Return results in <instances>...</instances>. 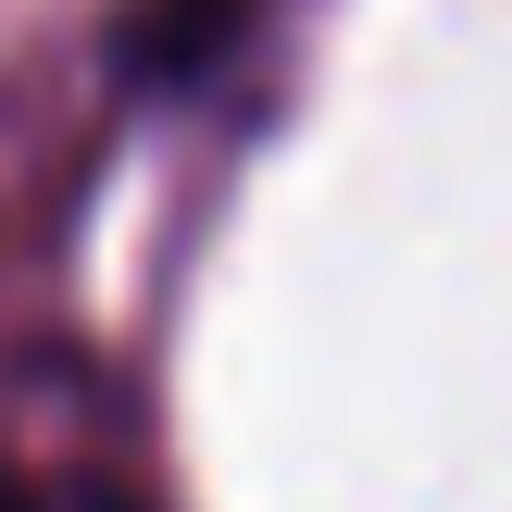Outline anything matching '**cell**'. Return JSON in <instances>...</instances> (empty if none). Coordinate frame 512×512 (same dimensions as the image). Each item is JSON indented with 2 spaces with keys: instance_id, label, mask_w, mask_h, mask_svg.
Masks as SVG:
<instances>
[{
  "instance_id": "cell-1",
  "label": "cell",
  "mask_w": 512,
  "mask_h": 512,
  "mask_svg": "<svg viewBox=\"0 0 512 512\" xmlns=\"http://www.w3.org/2000/svg\"><path fill=\"white\" fill-rule=\"evenodd\" d=\"M0 512H38V500H25V488H13V475H0Z\"/></svg>"
}]
</instances>
